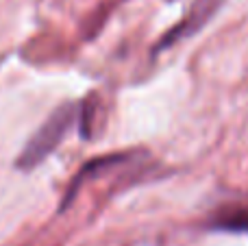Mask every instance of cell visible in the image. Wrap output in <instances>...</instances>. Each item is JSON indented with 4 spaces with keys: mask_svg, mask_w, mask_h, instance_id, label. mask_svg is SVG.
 <instances>
[{
    "mask_svg": "<svg viewBox=\"0 0 248 246\" xmlns=\"http://www.w3.org/2000/svg\"><path fill=\"white\" fill-rule=\"evenodd\" d=\"M78 109L77 105L65 103L61 107H57L50 116L46 118L42 126L31 135V139L26 142V146L22 148L20 157H17V168L20 170H33L35 166H39L68 135V131L72 129V124L77 122Z\"/></svg>",
    "mask_w": 248,
    "mask_h": 246,
    "instance_id": "6da1fadb",
    "label": "cell"
},
{
    "mask_svg": "<svg viewBox=\"0 0 248 246\" xmlns=\"http://www.w3.org/2000/svg\"><path fill=\"white\" fill-rule=\"evenodd\" d=\"M220 2H222V0H196L194 7L189 9L187 15H185L174 29H170L166 33V37L159 42V46L155 48V52L174 46V44L181 42V39H187V37H192L194 33H198V31L216 15V11L220 9Z\"/></svg>",
    "mask_w": 248,
    "mask_h": 246,
    "instance_id": "7a4b0ae2",
    "label": "cell"
}]
</instances>
